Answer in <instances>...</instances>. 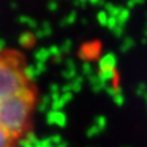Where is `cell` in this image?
Segmentation results:
<instances>
[{"mask_svg":"<svg viewBox=\"0 0 147 147\" xmlns=\"http://www.w3.org/2000/svg\"><path fill=\"white\" fill-rule=\"evenodd\" d=\"M38 87L20 50L0 49V125L20 142L33 127Z\"/></svg>","mask_w":147,"mask_h":147,"instance_id":"1","label":"cell"},{"mask_svg":"<svg viewBox=\"0 0 147 147\" xmlns=\"http://www.w3.org/2000/svg\"><path fill=\"white\" fill-rule=\"evenodd\" d=\"M18 144L20 142L0 125V147H17Z\"/></svg>","mask_w":147,"mask_h":147,"instance_id":"2","label":"cell"}]
</instances>
